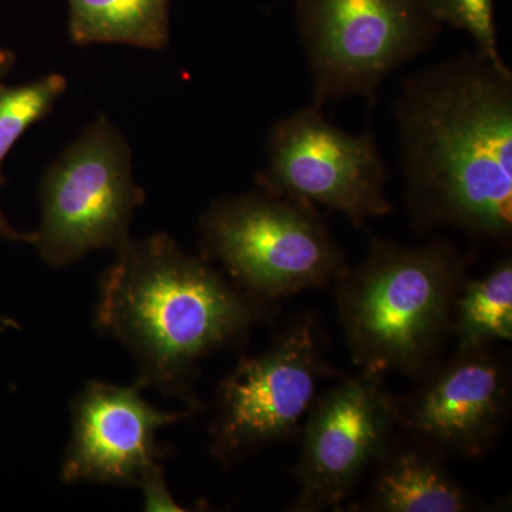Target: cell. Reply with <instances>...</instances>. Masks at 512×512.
Here are the masks:
<instances>
[{"mask_svg": "<svg viewBox=\"0 0 512 512\" xmlns=\"http://www.w3.org/2000/svg\"><path fill=\"white\" fill-rule=\"evenodd\" d=\"M410 227L512 244V72L466 52L409 74L394 97Z\"/></svg>", "mask_w": 512, "mask_h": 512, "instance_id": "6da1fadb", "label": "cell"}, {"mask_svg": "<svg viewBox=\"0 0 512 512\" xmlns=\"http://www.w3.org/2000/svg\"><path fill=\"white\" fill-rule=\"evenodd\" d=\"M99 279L94 326L137 365L136 383L200 409V362L242 345L274 303L239 289L207 259L187 254L167 234L127 242Z\"/></svg>", "mask_w": 512, "mask_h": 512, "instance_id": "7a4b0ae2", "label": "cell"}, {"mask_svg": "<svg viewBox=\"0 0 512 512\" xmlns=\"http://www.w3.org/2000/svg\"><path fill=\"white\" fill-rule=\"evenodd\" d=\"M473 254L443 238L419 247L372 235L365 259L335 284L353 365L416 382L441 360Z\"/></svg>", "mask_w": 512, "mask_h": 512, "instance_id": "3957f363", "label": "cell"}, {"mask_svg": "<svg viewBox=\"0 0 512 512\" xmlns=\"http://www.w3.org/2000/svg\"><path fill=\"white\" fill-rule=\"evenodd\" d=\"M205 259L259 301L335 285L350 268L318 207L265 190L212 202L200 218Z\"/></svg>", "mask_w": 512, "mask_h": 512, "instance_id": "277c9868", "label": "cell"}, {"mask_svg": "<svg viewBox=\"0 0 512 512\" xmlns=\"http://www.w3.org/2000/svg\"><path fill=\"white\" fill-rule=\"evenodd\" d=\"M296 29L312 80L311 106L373 100L443 32L430 0H296Z\"/></svg>", "mask_w": 512, "mask_h": 512, "instance_id": "5b68a950", "label": "cell"}, {"mask_svg": "<svg viewBox=\"0 0 512 512\" xmlns=\"http://www.w3.org/2000/svg\"><path fill=\"white\" fill-rule=\"evenodd\" d=\"M340 376L328 362L316 316L299 313L264 352L242 357L218 384L211 456L231 467L266 447L292 440L301 434L320 383Z\"/></svg>", "mask_w": 512, "mask_h": 512, "instance_id": "8992f818", "label": "cell"}, {"mask_svg": "<svg viewBox=\"0 0 512 512\" xmlns=\"http://www.w3.org/2000/svg\"><path fill=\"white\" fill-rule=\"evenodd\" d=\"M144 198L126 138L99 117L43 177L42 221L32 244L55 268L76 264L97 249L119 251L131 239V221Z\"/></svg>", "mask_w": 512, "mask_h": 512, "instance_id": "52a82bcc", "label": "cell"}, {"mask_svg": "<svg viewBox=\"0 0 512 512\" xmlns=\"http://www.w3.org/2000/svg\"><path fill=\"white\" fill-rule=\"evenodd\" d=\"M256 181L261 190L339 212L357 229L394 212L373 131L350 134L311 104L269 128Z\"/></svg>", "mask_w": 512, "mask_h": 512, "instance_id": "ba28073f", "label": "cell"}, {"mask_svg": "<svg viewBox=\"0 0 512 512\" xmlns=\"http://www.w3.org/2000/svg\"><path fill=\"white\" fill-rule=\"evenodd\" d=\"M396 429L394 394L383 375L359 370L338 377L303 421L299 493L289 511H342Z\"/></svg>", "mask_w": 512, "mask_h": 512, "instance_id": "9c48e42d", "label": "cell"}, {"mask_svg": "<svg viewBox=\"0 0 512 512\" xmlns=\"http://www.w3.org/2000/svg\"><path fill=\"white\" fill-rule=\"evenodd\" d=\"M511 407L510 359L495 348L456 349L412 392L394 396L397 427L446 458L485 456L507 429Z\"/></svg>", "mask_w": 512, "mask_h": 512, "instance_id": "30bf717a", "label": "cell"}, {"mask_svg": "<svg viewBox=\"0 0 512 512\" xmlns=\"http://www.w3.org/2000/svg\"><path fill=\"white\" fill-rule=\"evenodd\" d=\"M72 437L60 466L64 484L93 483L138 487L164 470L167 456L158 430L191 412H164L133 386L92 380L74 396Z\"/></svg>", "mask_w": 512, "mask_h": 512, "instance_id": "8fae6325", "label": "cell"}, {"mask_svg": "<svg viewBox=\"0 0 512 512\" xmlns=\"http://www.w3.org/2000/svg\"><path fill=\"white\" fill-rule=\"evenodd\" d=\"M448 458L397 427L373 464V477L356 512L483 511L480 498L467 491L446 466Z\"/></svg>", "mask_w": 512, "mask_h": 512, "instance_id": "7c38bea8", "label": "cell"}, {"mask_svg": "<svg viewBox=\"0 0 512 512\" xmlns=\"http://www.w3.org/2000/svg\"><path fill=\"white\" fill-rule=\"evenodd\" d=\"M74 45L119 43L161 50L170 40V0H67Z\"/></svg>", "mask_w": 512, "mask_h": 512, "instance_id": "4fadbf2b", "label": "cell"}, {"mask_svg": "<svg viewBox=\"0 0 512 512\" xmlns=\"http://www.w3.org/2000/svg\"><path fill=\"white\" fill-rule=\"evenodd\" d=\"M456 349L494 348L512 339V261L505 258L483 278H468L454 309Z\"/></svg>", "mask_w": 512, "mask_h": 512, "instance_id": "5bb4252c", "label": "cell"}, {"mask_svg": "<svg viewBox=\"0 0 512 512\" xmlns=\"http://www.w3.org/2000/svg\"><path fill=\"white\" fill-rule=\"evenodd\" d=\"M66 84L60 74H49L23 86H0V185L3 184L2 164L9 151L30 126L50 113L66 90ZM0 238L32 244L33 232L16 231L0 212Z\"/></svg>", "mask_w": 512, "mask_h": 512, "instance_id": "9a60e30c", "label": "cell"}, {"mask_svg": "<svg viewBox=\"0 0 512 512\" xmlns=\"http://www.w3.org/2000/svg\"><path fill=\"white\" fill-rule=\"evenodd\" d=\"M434 15L444 25L464 30L476 42V52L495 63L505 60L498 46L494 0H430Z\"/></svg>", "mask_w": 512, "mask_h": 512, "instance_id": "2e32d148", "label": "cell"}, {"mask_svg": "<svg viewBox=\"0 0 512 512\" xmlns=\"http://www.w3.org/2000/svg\"><path fill=\"white\" fill-rule=\"evenodd\" d=\"M13 62H15V57L12 53L0 47V86H3V80H5L6 74L9 73Z\"/></svg>", "mask_w": 512, "mask_h": 512, "instance_id": "e0dca14e", "label": "cell"}]
</instances>
